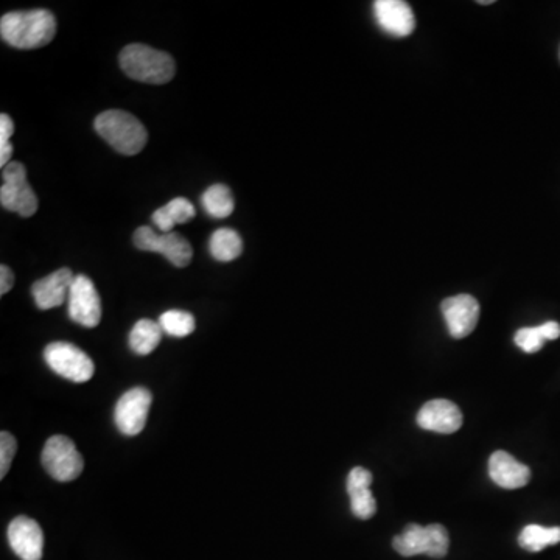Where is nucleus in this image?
Masks as SVG:
<instances>
[{
  "mask_svg": "<svg viewBox=\"0 0 560 560\" xmlns=\"http://www.w3.org/2000/svg\"><path fill=\"white\" fill-rule=\"evenodd\" d=\"M350 509L355 517L368 520L377 511V501L372 495L371 489H360L349 492Z\"/></svg>",
  "mask_w": 560,
  "mask_h": 560,
  "instance_id": "nucleus-23",
  "label": "nucleus"
},
{
  "mask_svg": "<svg viewBox=\"0 0 560 560\" xmlns=\"http://www.w3.org/2000/svg\"><path fill=\"white\" fill-rule=\"evenodd\" d=\"M394 550L403 557L419 556V554H427L430 557L447 556L448 546H450V537H448L447 529L439 523L433 525L406 526L402 534L392 540Z\"/></svg>",
  "mask_w": 560,
  "mask_h": 560,
  "instance_id": "nucleus-4",
  "label": "nucleus"
},
{
  "mask_svg": "<svg viewBox=\"0 0 560 560\" xmlns=\"http://www.w3.org/2000/svg\"><path fill=\"white\" fill-rule=\"evenodd\" d=\"M417 425L434 433L452 434L462 427V413L450 400H431L420 408Z\"/></svg>",
  "mask_w": 560,
  "mask_h": 560,
  "instance_id": "nucleus-13",
  "label": "nucleus"
},
{
  "mask_svg": "<svg viewBox=\"0 0 560 560\" xmlns=\"http://www.w3.org/2000/svg\"><path fill=\"white\" fill-rule=\"evenodd\" d=\"M448 332L456 340L466 338L475 330L480 318V304L470 294H456L441 305Z\"/></svg>",
  "mask_w": 560,
  "mask_h": 560,
  "instance_id": "nucleus-11",
  "label": "nucleus"
},
{
  "mask_svg": "<svg viewBox=\"0 0 560 560\" xmlns=\"http://www.w3.org/2000/svg\"><path fill=\"white\" fill-rule=\"evenodd\" d=\"M489 476L503 489H520L531 480V470L506 452H495L489 459Z\"/></svg>",
  "mask_w": 560,
  "mask_h": 560,
  "instance_id": "nucleus-16",
  "label": "nucleus"
},
{
  "mask_svg": "<svg viewBox=\"0 0 560 560\" xmlns=\"http://www.w3.org/2000/svg\"><path fill=\"white\" fill-rule=\"evenodd\" d=\"M543 335H545L546 341L557 340L560 336V324L559 322L548 321L540 326Z\"/></svg>",
  "mask_w": 560,
  "mask_h": 560,
  "instance_id": "nucleus-29",
  "label": "nucleus"
},
{
  "mask_svg": "<svg viewBox=\"0 0 560 560\" xmlns=\"http://www.w3.org/2000/svg\"><path fill=\"white\" fill-rule=\"evenodd\" d=\"M123 72L140 83L165 84L175 77L172 56L145 44H130L120 53Z\"/></svg>",
  "mask_w": 560,
  "mask_h": 560,
  "instance_id": "nucleus-3",
  "label": "nucleus"
},
{
  "mask_svg": "<svg viewBox=\"0 0 560 560\" xmlns=\"http://www.w3.org/2000/svg\"><path fill=\"white\" fill-rule=\"evenodd\" d=\"M56 19L49 10L13 11L0 21V36L16 49H39L52 42Z\"/></svg>",
  "mask_w": 560,
  "mask_h": 560,
  "instance_id": "nucleus-1",
  "label": "nucleus"
},
{
  "mask_svg": "<svg viewBox=\"0 0 560 560\" xmlns=\"http://www.w3.org/2000/svg\"><path fill=\"white\" fill-rule=\"evenodd\" d=\"M560 542V528H545L540 525H528L518 537V543L523 550L539 553L546 546L557 545Z\"/></svg>",
  "mask_w": 560,
  "mask_h": 560,
  "instance_id": "nucleus-21",
  "label": "nucleus"
},
{
  "mask_svg": "<svg viewBox=\"0 0 560 560\" xmlns=\"http://www.w3.org/2000/svg\"><path fill=\"white\" fill-rule=\"evenodd\" d=\"M70 319L86 329H94L102 321V299L88 276H75L67 299Z\"/></svg>",
  "mask_w": 560,
  "mask_h": 560,
  "instance_id": "nucleus-9",
  "label": "nucleus"
},
{
  "mask_svg": "<svg viewBox=\"0 0 560 560\" xmlns=\"http://www.w3.org/2000/svg\"><path fill=\"white\" fill-rule=\"evenodd\" d=\"M18 450V441L14 439L13 434L8 431L0 433V478L7 476L10 470L11 462H13L14 455Z\"/></svg>",
  "mask_w": 560,
  "mask_h": 560,
  "instance_id": "nucleus-26",
  "label": "nucleus"
},
{
  "mask_svg": "<svg viewBox=\"0 0 560 560\" xmlns=\"http://www.w3.org/2000/svg\"><path fill=\"white\" fill-rule=\"evenodd\" d=\"M14 133V123L10 116L2 114L0 116V165L10 164L11 156H13V145H11L10 137Z\"/></svg>",
  "mask_w": 560,
  "mask_h": 560,
  "instance_id": "nucleus-25",
  "label": "nucleus"
},
{
  "mask_svg": "<svg viewBox=\"0 0 560 560\" xmlns=\"http://www.w3.org/2000/svg\"><path fill=\"white\" fill-rule=\"evenodd\" d=\"M11 550L22 560H41L44 553V532L33 518H14L8 526Z\"/></svg>",
  "mask_w": 560,
  "mask_h": 560,
  "instance_id": "nucleus-12",
  "label": "nucleus"
},
{
  "mask_svg": "<svg viewBox=\"0 0 560 560\" xmlns=\"http://www.w3.org/2000/svg\"><path fill=\"white\" fill-rule=\"evenodd\" d=\"M42 466L60 483L77 480L83 473L84 461L75 447L74 441L67 436H52L44 445L41 456Z\"/></svg>",
  "mask_w": 560,
  "mask_h": 560,
  "instance_id": "nucleus-6",
  "label": "nucleus"
},
{
  "mask_svg": "<svg viewBox=\"0 0 560 560\" xmlns=\"http://www.w3.org/2000/svg\"><path fill=\"white\" fill-rule=\"evenodd\" d=\"M95 131L106 140L117 153L134 156L147 145L148 134L145 126L130 112L111 109L95 119Z\"/></svg>",
  "mask_w": 560,
  "mask_h": 560,
  "instance_id": "nucleus-2",
  "label": "nucleus"
},
{
  "mask_svg": "<svg viewBox=\"0 0 560 560\" xmlns=\"http://www.w3.org/2000/svg\"><path fill=\"white\" fill-rule=\"evenodd\" d=\"M153 403V394L147 388H133L126 391L116 405L114 419L117 428L125 436H137L147 425L148 413Z\"/></svg>",
  "mask_w": 560,
  "mask_h": 560,
  "instance_id": "nucleus-10",
  "label": "nucleus"
},
{
  "mask_svg": "<svg viewBox=\"0 0 560 560\" xmlns=\"http://www.w3.org/2000/svg\"><path fill=\"white\" fill-rule=\"evenodd\" d=\"M196 215L195 206L186 198H175L153 214V223L162 234L173 232L178 224L187 223Z\"/></svg>",
  "mask_w": 560,
  "mask_h": 560,
  "instance_id": "nucleus-17",
  "label": "nucleus"
},
{
  "mask_svg": "<svg viewBox=\"0 0 560 560\" xmlns=\"http://www.w3.org/2000/svg\"><path fill=\"white\" fill-rule=\"evenodd\" d=\"M201 203H203L206 214L209 217L218 218V220L231 217L235 209L234 196H232L231 189L228 186H224V184L210 186L204 192Z\"/></svg>",
  "mask_w": 560,
  "mask_h": 560,
  "instance_id": "nucleus-20",
  "label": "nucleus"
},
{
  "mask_svg": "<svg viewBox=\"0 0 560 560\" xmlns=\"http://www.w3.org/2000/svg\"><path fill=\"white\" fill-rule=\"evenodd\" d=\"M481 5H492L494 2L492 0H480Z\"/></svg>",
  "mask_w": 560,
  "mask_h": 560,
  "instance_id": "nucleus-30",
  "label": "nucleus"
},
{
  "mask_svg": "<svg viewBox=\"0 0 560 560\" xmlns=\"http://www.w3.org/2000/svg\"><path fill=\"white\" fill-rule=\"evenodd\" d=\"M75 276L69 268H61L39 279L32 287L33 299L41 310L60 307L69 299L70 288L74 284Z\"/></svg>",
  "mask_w": 560,
  "mask_h": 560,
  "instance_id": "nucleus-15",
  "label": "nucleus"
},
{
  "mask_svg": "<svg viewBox=\"0 0 560 560\" xmlns=\"http://www.w3.org/2000/svg\"><path fill=\"white\" fill-rule=\"evenodd\" d=\"M14 285V274L13 271L8 268V266H0V294L4 296L8 291L13 288Z\"/></svg>",
  "mask_w": 560,
  "mask_h": 560,
  "instance_id": "nucleus-28",
  "label": "nucleus"
},
{
  "mask_svg": "<svg viewBox=\"0 0 560 560\" xmlns=\"http://www.w3.org/2000/svg\"><path fill=\"white\" fill-rule=\"evenodd\" d=\"M4 184L0 189V203L4 209L28 218L38 210V198L27 181V168L21 162H10L2 170Z\"/></svg>",
  "mask_w": 560,
  "mask_h": 560,
  "instance_id": "nucleus-7",
  "label": "nucleus"
},
{
  "mask_svg": "<svg viewBox=\"0 0 560 560\" xmlns=\"http://www.w3.org/2000/svg\"><path fill=\"white\" fill-rule=\"evenodd\" d=\"M210 256L218 262H232L243 252V240L234 229L221 228L209 240Z\"/></svg>",
  "mask_w": 560,
  "mask_h": 560,
  "instance_id": "nucleus-19",
  "label": "nucleus"
},
{
  "mask_svg": "<svg viewBox=\"0 0 560 560\" xmlns=\"http://www.w3.org/2000/svg\"><path fill=\"white\" fill-rule=\"evenodd\" d=\"M372 473L364 467H354L347 476V494L354 490L371 489Z\"/></svg>",
  "mask_w": 560,
  "mask_h": 560,
  "instance_id": "nucleus-27",
  "label": "nucleus"
},
{
  "mask_svg": "<svg viewBox=\"0 0 560 560\" xmlns=\"http://www.w3.org/2000/svg\"><path fill=\"white\" fill-rule=\"evenodd\" d=\"M515 344H517L526 354H536L545 344V335L539 327H525L518 330L514 336Z\"/></svg>",
  "mask_w": 560,
  "mask_h": 560,
  "instance_id": "nucleus-24",
  "label": "nucleus"
},
{
  "mask_svg": "<svg viewBox=\"0 0 560 560\" xmlns=\"http://www.w3.org/2000/svg\"><path fill=\"white\" fill-rule=\"evenodd\" d=\"M158 322L164 333L175 336V338L189 336L196 327L193 315H190L189 312H184V310H168V312L162 313Z\"/></svg>",
  "mask_w": 560,
  "mask_h": 560,
  "instance_id": "nucleus-22",
  "label": "nucleus"
},
{
  "mask_svg": "<svg viewBox=\"0 0 560 560\" xmlns=\"http://www.w3.org/2000/svg\"><path fill=\"white\" fill-rule=\"evenodd\" d=\"M44 360L55 374L69 382L86 383L94 377L95 364L84 350L66 341L50 343L44 350Z\"/></svg>",
  "mask_w": 560,
  "mask_h": 560,
  "instance_id": "nucleus-5",
  "label": "nucleus"
},
{
  "mask_svg": "<svg viewBox=\"0 0 560 560\" xmlns=\"http://www.w3.org/2000/svg\"><path fill=\"white\" fill-rule=\"evenodd\" d=\"M559 56H560V50H559Z\"/></svg>",
  "mask_w": 560,
  "mask_h": 560,
  "instance_id": "nucleus-31",
  "label": "nucleus"
},
{
  "mask_svg": "<svg viewBox=\"0 0 560 560\" xmlns=\"http://www.w3.org/2000/svg\"><path fill=\"white\" fill-rule=\"evenodd\" d=\"M133 242L140 251L159 252L178 268L189 265L193 257V249L187 238L176 232L159 234L150 226H142L134 232Z\"/></svg>",
  "mask_w": 560,
  "mask_h": 560,
  "instance_id": "nucleus-8",
  "label": "nucleus"
},
{
  "mask_svg": "<svg viewBox=\"0 0 560 560\" xmlns=\"http://www.w3.org/2000/svg\"><path fill=\"white\" fill-rule=\"evenodd\" d=\"M377 24L388 35L403 38L410 36L416 27L413 10L402 0H377L374 2Z\"/></svg>",
  "mask_w": 560,
  "mask_h": 560,
  "instance_id": "nucleus-14",
  "label": "nucleus"
},
{
  "mask_svg": "<svg viewBox=\"0 0 560 560\" xmlns=\"http://www.w3.org/2000/svg\"><path fill=\"white\" fill-rule=\"evenodd\" d=\"M164 330L159 322L140 319L130 332V349L137 355H148L161 343Z\"/></svg>",
  "mask_w": 560,
  "mask_h": 560,
  "instance_id": "nucleus-18",
  "label": "nucleus"
}]
</instances>
